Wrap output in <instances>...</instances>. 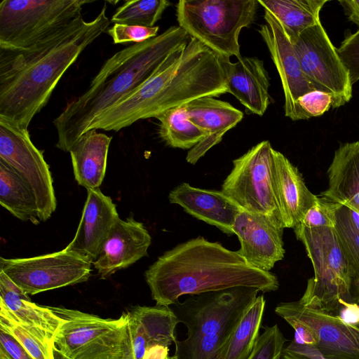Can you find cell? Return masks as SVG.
Returning a JSON list of instances; mask_svg holds the SVG:
<instances>
[{"instance_id": "cell-1", "label": "cell", "mask_w": 359, "mask_h": 359, "mask_svg": "<svg viewBox=\"0 0 359 359\" xmlns=\"http://www.w3.org/2000/svg\"><path fill=\"white\" fill-rule=\"evenodd\" d=\"M107 9L104 1L93 20L80 16L29 48H0V117L28 129L67 69L107 31Z\"/></svg>"}, {"instance_id": "cell-2", "label": "cell", "mask_w": 359, "mask_h": 359, "mask_svg": "<svg viewBox=\"0 0 359 359\" xmlns=\"http://www.w3.org/2000/svg\"><path fill=\"white\" fill-rule=\"evenodd\" d=\"M226 93L220 57L190 37L148 79L97 117L89 130L117 132L198 98Z\"/></svg>"}, {"instance_id": "cell-3", "label": "cell", "mask_w": 359, "mask_h": 359, "mask_svg": "<svg viewBox=\"0 0 359 359\" xmlns=\"http://www.w3.org/2000/svg\"><path fill=\"white\" fill-rule=\"evenodd\" d=\"M144 277L156 305L168 306L186 294L236 287L270 292L279 287L274 273L252 266L236 251L202 236L163 253L145 271Z\"/></svg>"}, {"instance_id": "cell-4", "label": "cell", "mask_w": 359, "mask_h": 359, "mask_svg": "<svg viewBox=\"0 0 359 359\" xmlns=\"http://www.w3.org/2000/svg\"><path fill=\"white\" fill-rule=\"evenodd\" d=\"M189 39L182 28L171 26L157 36L130 45L108 58L86 90L69 102L53 120L56 147L69 151L97 117L148 79Z\"/></svg>"}, {"instance_id": "cell-5", "label": "cell", "mask_w": 359, "mask_h": 359, "mask_svg": "<svg viewBox=\"0 0 359 359\" xmlns=\"http://www.w3.org/2000/svg\"><path fill=\"white\" fill-rule=\"evenodd\" d=\"M258 0H180L179 27L219 57L242 56L241 31L255 21Z\"/></svg>"}, {"instance_id": "cell-6", "label": "cell", "mask_w": 359, "mask_h": 359, "mask_svg": "<svg viewBox=\"0 0 359 359\" xmlns=\"http://www.w3.org/2000/svg\"><path fill=\"white\" fill-rule=\"evenodd\" d=\"M48 307L62 320L53 343L67 359H133L128 313L107 319L78 310Z\"/></svg>"}, {"instance_id": "cell-7", "label": "cell", "mask_w": 359, "mask_h": 359, "mask_svg": "<svg viewBox=\"0 0 359 359\" xmlns=\"http://www.w3.org/2000/svg\"><path fill=\"white\" fill-rule=\"evenodd\" d=\"M293 229L314 270L299 301L325 311L335 307L339 299L352 302L353 279L334 228H308L299 224Z\"/></svg>"}, {"instance_id": "cell-8", "label": "cell", "mask_w": 359, "mask_h": 359, "mask_svg": "<svg viewBox=\"0 0 359 359\" xmlns=\"http://www.w3.org/2000/svg\"><path fill=\"white\" fill-rule=\"evenodd\" d=\"M90 0H2L0 48L25 49L51 36L79 17Z\"/></svg>"}, {"instance_id": "cell-9", "label": "cell", "mask_w": 359, "mask_h": 359, "mask_svg": "<svg viewBox=\"0 0 359 359\" xmlns=\"http://www.w3.org/2000/svg\"><path fill=\"white\" fill-rule=\"evenodd\" d=\"M275 313L294 329V341L311 346L323 359H359V326L299 300L278 304Z\"/></svg>"}, {"instance_id": "cell-10", "label": "cell", "mask_w": 359, "mask_h": 359, "mask_svg": "<svg viewBox=\"0 0 359 359\" xmlns=\"http://www.w3.org/2000/svg\"><path fill=\"white\" fill-rule=\"evenodd\" d=\"M273 150L264 140L234 159L222 191L242 210L282 222L273 190Z\"/></svg>"}, {"instance_id": "cell-11", "label": "cell", "mask_w": 359, "mask_h": 359, "mask_svg": "<svg viewBox=\"0 0 359 359\" xmlns=\"http://www.w3.org/2000/svg\"><path fill=\"white\" fill-rule=\"evenodd\" d=\"M289 39L307 80L316 90L332 95V108L348 102L353 91L348 71L321 22Z\"/></svg>"}, {"instance_id": "cell-12", "label": "cell", "mask_w": 359, "mask_h": 359, "mask_svg": "<svg viewBox=\"0 0 359 359\" xmlns=\"http://www.w3.org/2000/svg\"><path fill=\"white\" fill-rule=\"evenodd\" d=\"M0 161L16 172L32 191L41 222L56 210L53 178L43 151L31 140L28 129L0 117Z\"/></svg>"}, {"instance_id": "cell-13", "label": "cell", "mask_w": 359, "mask_h": 359, "mask_svg": "<svg viewBox=\"0 0 359 359\" xmlns=\"http://www.w3.org/2000/svg\"><path fill=\"white\" fill-rule=\"evenodd\" d=\"M259 292L236 287L191 296L171 306L179 322L187 327V339H194L235 327Z\"/></svg>"}, {"instance_id": "cell-14", "label": "cell", "mask_w": 359, "mask_h": 359, "mask_svg": "<svg viewBox=\"0 0 359 359\" xmlns=\"http://www.w3.org/2000/svg\"><path fill=\"white\" fill-rule=\"evenodd\" d=\"M91 264L65 249L29 258H0V270L28 295L86 282Z\"/></svg>"}, {"instance_id": "cell-15", "label": "cell", "mask_w": 359, "mask_h": 359, "mask_svg": "<svg viewBox=\"0 0 359 359\" xmlns=\"http://www.w3.org/2000/svg\"><path fill=\"white\" fill-rule=\"evenodd\" d=\"M266 24L257 29L278 70L284 93L285 116L292 121L311 118L298 104L302 95L316 90L304 76L292 44L278 21L264 10Z\"/></svg>"}, {"instance_id": "cell-16", "label": "cell", "mask_w": 359, "mask_h": 359, "mask_svg": "<svg viewBox=\"0 0 359 359\" xmlns=\"http://www.w3.org/2000/svg\"><path fill=\"white\" fill-rule=\"evenodd\" d=\"M283 222L242 210L232 227L241 243L236 252L259 269L269 271L285 255Z\"/></svg>"}, {"instance_id": "cell-17", "label": "cell", "mask_w": 359, "mask_h": 359, "mask_svg": "<svg viewBox=\"0 0 359 359\" xmlns=\"http://www.w3.org/2000/svg\"><path fill=\"white\" fill-rule=\"evenodd\" d=\"M151 237L144 224L133 217L118 218L107 237L94 267L102 279L126 269L144 256Z\"/></svg>"}, {"instance_id": "cell-18", "label": "cell", "mask_w": 359, "mask_h": 359, "mask_svg": "<svg viewBox=\"0 0 359 359\" xmlns=\"http://www.w3.org/2000/svg\"><path fill=\"white\" fill-rule=\"evenodd\" d=\"M87 191L75 236L65 250L93 264L119 216L111 198L99 188Z\"/></svg>"}, {"instance_id": "cell-19", "label": "cell", "mask_w": 359, "mask_h": 359, "mask_svg": "<svg viewBox=\"0 0 359 359\" xmlns=\"http://www.w3.org/2000/svg\"><path fill=\"white\" fill-rule=\"evenodd\" d=\"M220 58L227 93L235 96L248 114L263 116L271 102L270 78L264 62L256 57H241L236 62Z\"/></svg>"}, {"instance_id": "cell-20", "label": "cell", "mask_w": 359, "mask_h": 359, "mask_svg": "<svg viewBox=\"0 0 359 359\" xmlns=\"http://www.w3.org/2000/svg\"><path fill=\"white\" fill-rule=\"evenodd\" d=\"M184 107L189 120L205 133V137L187 153V161L194 165L243 118L241 110L215 97L198 98Z\"/></svg>"}, {"instance_id": "cell-21", "label": "cell", "mask_w": 359, "mask_h": 359, "mask_svg": "<svg viewBox=\"0 0 359 359\" xmlns=\"http://www.w3.org/2000/svg\"><path fill=\"white\" fill-rule=\"evenodd\" d=\"M169 201L194 217L215 226L227 235L242 209L222 191L197 188L182 182L169 194Z\"/></svg>"}, {"instance_id": "cell-22", "label": "cell", "mask_w": 359, "mask_h": 359, "mask_svg": "<svg viewBox=\"0 0 359 359\" xmlns=\"http://www.w3.org/2000/svg\"><path fill=\"white\" fill-rule=\"evenodd\" d=\"M272 177L283 226L294 228L301 223L317 196L307 188L298 168L274 149Z\"/></svg>"}, {"instance_id": "cell-23", "label": "cell", "mask_w": 359, "mask_h": 359, "mask_svg": "<svg viewBox=\"0 0 359 359\" xmlns=\"http://www.w3.org/2000/svg\"><path fill=\"white\" fill-rule=\"evenodd\" d=\"M128 313L133 359H143L154 346L169 347L177 341L175 332L180 322L171 307L137 306Z\"/></svg>"}, {"instance_id": "cell-24", "label": "cell", "mask_w": 359, "mask_h": 359, "mask_svg": "<svg viewBox=\"0 0 359 359\" xmlns=\"http://www.w3.org/2000/svg\"><path fill=\"white\" fill-rule=\"evenodd\" d=\"M0 302L11 311L30 332L54 346V337L62 320L48 306L32 302L28 294L1 270Z\"/></svg>"}, {"instance_id": "cell-25", "label": "cell", "mask_w": 359, "mask_h": 359, "mask_svg": "<svg viewBox=\"0 0 359 359\" xmlns=\"http://www.w3.org/2000/svg\"><path fill=\"white\" fill-rule=\"evenodd\" d=\"M327 174L328 187L320 196L359 213V140L339 147Z\"/></svg>"}, {"instance_id": "cell-26", "label": "cell", "mask_w": 359, "mask_h": 359, "mask_svg": "<svg viewBox=\"0 0 359 359\" xmlns=\"http://www.w3.org/2000/svg\"><path fill=\"white\" fill-rule=\"evenodd\" d=\"M112 137L89 130L69 150L77 183L88 189L99 188L105 175L107 156Z\"/></svg>"}, {"instance_id": "cell-27", "label": "cell", "mask_w": 359, "mask_h": 359, "mask_svg": "<svg viewBox=\"0 0 359 359\" xmlns=\"http://www.w3.org/2000/svg\"><path fill=\"white\" fill-rule=\"evenodd\" d=\"M265 306L264 295H258L212 359H248L259 335Z\"/></svg>"}, {"instance_id": "cell-28", "label": "cell", "mask_w": 359, "mask_h": 359, "mask_svg": "<svg viewBox=\"0 0 359 359\" xmlns=\"http://www.w3.org/2000/svg\"><path fill=\"white\" fill-rule=\"evenodd\" d=\"M327 0H258L280 23L287 36H297L320 22V12Z\"/></svg>"}, {"instance_id": "cell-29", "label": "cell", "mask_w": 359, "mask_h": 359, "mask_svg": "<svg viewBox=\"0 0 359 359\" xmlns=\"http://www.w3.org/2000/svg\"><path fill=\"white\" fill-rule=\"evenodd\" d=\"M0 205L23 222H41L35 197L23 180L0 161Z\"/></svg>"}, {"instance_id": "cell-30", "label": "cell", "mask_w": 359, "mask_h": 359, "mask_svg": "<svg viewBox=\"0 0 359 359\" xmlns=\"http://www.w3.org/2000/svg\"><path fill=\"white\" fill-rule=\"evenodd\" d=\"M155 118L159 122L160 137L172 148L190 150L205 137V133L189 120L184 105L167 110Z\"/></svg>"}, {"instance_id": "cell-31", "label": "cell", "mask_w": 359, "mask_h": 359, "mask_svg": "<svg viewBox=\"0 0 359 359\" xmlns=\"http://www.w3.org/2000/svg\"><path fill=\"white\" fill-rule=\"evenodd\" d=\"M171 3L166 0L126 1L112 15L114 24L152 27Z\"/></svg>"}, {"instance_id": "cell-32", "label": "cell", "mask_w": 359, "mask_h": 359, "mask_svg": "<svg viewBox=\"0 0 359 359\" xmlns=\"http://www.w3.org/2000/svg\"><path fill=\"white\" fill-rule=\"evenodd\" d=\"M0 329L12 334L33 359H55L54 346L36 337L0 302Z\"/></svg>"}, {"instance_id": "cell-33", "label": "cell", "mask_w": 359, "mask_h": 359, "mask_svg": "<svg viewBox=\"0 0 359 359\" xmlns=\"http://www.w3.org/2000/svg\"><path fill=\"white\" fill-rule=\"evenodd\" d=\"M334 229L350 267L353 283L358 287L359 286V233L351 224L343 205L337 212Z\"/></svg>"}, {"instance_id": "cell-34", "label": "cell", "mask_w": 359, "mask_h": 359, "mask_svg": "<svg viewBox=\"0 0 359 359\" xmlns=\"http://www.w3.org/2000/svg\"><path fill=\"white\" fill-rule=\"evenodd\" d=\"M341 207L328 198L317 196L300 224L308 228H334L337 214Z\"/></svg>"}, {"instance_id": "cell-35", "label": "cell", "mask_w": 359, "mask_h": 359, "mask_svg": "<svg viewBox=\"0 0 359 359\" xmlns=\"http://www.w3.org/2000/svg\"><path fill=\"white\" fill-rule=\"evenodd\" d=\"M287 339L277 325L264 327L248 359H280Z\"/></svg>"}, {"instance_id": "cell-36", "label": "cell", "mask_w": 359, "mask_h": 359, "mask_svg": "<svg viewBox=\"0 0 359 359\" xmlns=\"http://www.w3.org/2000/svg\"><path fill=\"white\" fill-rule=\"evenodd\" d=\"M158 26L152 27L114 24L107 29V34L114 43L134 42L142 43L158 35Z\"/></svg>"}, {"instance_id": "cell-37", "label": "cell", "mask_w": 359, "mask_h": 359, "mask_svg": "<svg viewBox=\"0 0 359 359\" xmlns=\"http://www.w3.org/2000/svg\"><path fill=\"white\" fill-rule=\"evenodd\" d=\"M337 50L348 71L351 83L354 84L359 81V29L354 33L346 34Z\"/></svg>"}, {"instance_id": "cell-38", "label": "cell", "mask_w": 359, "mask_h": 359, "mask_svg": "<svg viewBox=\"0 0 359 359\" xmlns=\"http://www.w3.org/2000/svg\"><path fill=\"white\" fill-rule=\"evenodd\" d=\"M297 102L311 118L321 116L327 111L332 107V97L327 93L316 90L302 95Z\"/></svg>"}, {"instance_id": "cell-39", "label": "cell", "mask_w": 359, "mask_h": 359, "mask_svg": "<svg viewBox=\"0 0 359 359\" xmlns=\"http://www.w3.org/2000/svg\"><path fill=\"white\" fill-rule=\"evenodd\" d=\"M0 350L11 359H33L12 334L2 329H0Z\"/></svg>"}, {"instance_id": "cell-40", "label": "cell", "mask_w": 359, "mask_h": 359, "mask_svg": "<svg viewBox=\"0 0 359 359\" xmlns=\"http://www.w3.org/2000/svg\"><path fill=\"white\" fill-rule=\"evenodd\" d=\"M330 312L338 315L345 323L359 326V302L339 299L337 306Z\"/></svg>"}, {"instance_id": "cell-41", "label": "cell", "mask_w": 359, "mask_h": 359, "mask_svg": "<svg viewBox=\"0 0 359 359\" xmlns=\"http://www.w3.org/2000/svg\"><path fill=\"white\" fill-rule=\"evenodd\" d=\"M339 4L343 8L348 20L359 27V0H340Z\"/></svg>"}, {"instance_id": "cell-42", "label": "cell", "mask_w": 359, "mask_h": 359, "mask_svg": "<svg viewBox=\"0 0 359 359\" xmlns=\"http://www.w3.org/2000/svg\"><path fill=\"white\" fill-rule=\"evenodd\" d=\"M168 347L154 346L145 352L143 359H165L168 356Z\"/></svg>"}, {"instance_id": "cell-43", "label": "cell", "mask_w": 359, "mask_h": 359, "mask_svg": "<svg viewBox=\"0 0 359 359\" xmlns=\"http://www.w3.org/2000/svg\"><path fill=\"white\" fill-rule=\"evenodd\" d=\"M344 210L353 228L359 233V213L346 207H344Z\"/></svg>"}, {"instance_id": "cell-44", "label": "cell", "mask_w": 359, "mask_h": 359, "mask_svg": "<svg viewBox=\"0 0 359 359\" xmlns=\"http://www.w3.org/2000/svg\"><path fill=\"white\" fill-rule=\"evenodd\" d=\"M54 356L55 359H67L64 355H62L57 349L54 348Z\"/></svg>"}, {"instance_id": "cell-45", "label": "cell", "mask_w": 359, "mask_h": 359, "mask_svg": "<svg viewBox=\"0 0 359 359\" xmlns=\"http://www.w3.org/2000/svg\"><path fill=\"white\" fill-rule=\"evenodd\" d=\"M311 359H323V358L320 356V354L315 352L311 355Z\"/></svg>"}, {"instance_id": "cell-46", "label": "cell", "mask_w": 359, "mask_h": 359, "mask_svg": "<svg viewBox=\"0 0 359 359\" xmlns=\"http://www.w3.org/2000/svg\"><path fill=\"white\" fill-rule=\"evenodd\" d=\"M0 359H11L4 351L0 350Z\"/></svg>"}, {"instance_id": "cell-47", "label": "cell", "mask_w": 359, "mask_h": 359, "mask_svg": "<svg viewBox=\"0 0 359 359\" xmlns=\"http://www.w3.org/2000/svg\"><path fill=\"white\" fill-rule=\"evenodd\" d=\"M165 359H179V358H178V356L176 354H175L172 356H168Z\"/></svg>"}, {"instance_id": "cell-48", "label": "cell", "mask_w": 359, "mask_h": 359, "mask_svg": "<svg viewBox=\"0 0 359 359\" xmlns=\"http://www.w3.org/2000/svg\"><path fill=\"white\" fill-rule=\"evenodd\" d=\"M357 289H358V296H357V298L355 299V301L358 300L359 299V286L356 287Z\"/></svg>"}, {"instance_id": "cell-49", "label": "cell", "mask_w": 359, "mask_h": 359, "mask_svg": "<svg viewBox=\"0 0 359 359\" xmlns=\"http://www.w3.org/2000/svg\"><path fill=\"white\" fill-rule=\"evenodd\" d=\"M355 302H359V299H358V300H357V301H355Z\"/></svg>"}]
</instances>
